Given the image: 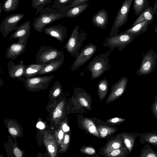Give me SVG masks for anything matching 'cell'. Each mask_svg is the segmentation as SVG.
<instances>
[{
	"label": "cell",
	"mask_w": 157,
	"mask_h": 157,
	"mask_svg": "<svg viewBox=\"0 0 157 157\" xmlns=\"http://www.w3.org/2000/svg\"><path fill=\"white\" fill-rule=\"evenodd\" d=\"M74 0H54L52 8L54 9H63L65 8L67 5L71 3Z\"/></svg>",
	"instance_id": "obj_35"
},
{
	"label": "cell",
	"mask_w": 157,
	"mask_h": 157,
	"mask_svg": "<svg viewBox=\"0 0 157 157\" xmlns=\"http://www.w3.org/2000/svg\"><path fill=\"white\" fill-rule=\"evenodd\" d=\"M70 136L67 133L65 134L64 139L61 145V148L60 151L65 152L67 150L69 144Z\"/></svg>",
	"instance_id": "obj_37"
},
{
	"label": "cell",
	"mask_w": 157,
	"mask_h": 157,
	"mask_svg": "<svg viewBox=\"0 0 157 157\" xmlns=\"http://www.w3.org/2000/svg\"><path fill=\"white\" fill-rule=\"evenodd\" d=\"M19 0H5L2 4L3 10L6 12L15 10L18 7Z\"/></svg>",
	"instance_id": "obj_30"
},
{
	"label": "cell",
	"mask_w": 157,
	"mask_h": 157,
	"mask_svg": "<svg viewBox=\"0 0 157 157\" xmlns=\"http://www.w3.org/2000/svg\"><path fill=\"white\" fill-rule=\"evenodd\" d=\"M2 4V3H1L0 4V15L1 14V13L2 12V10L3 9Z\"/></svg>",
	"instance_id": "obj_49"
},
{
	"label": "cell",
	"mask_w": 157,
	"mask_h": 157,
	"mask_svg": "<svg viewBox=\"0 0 157 157\" xmlns=\"http://www.w3.org/2000/svg\"><path fill=\"white\" fill-rule=\"evenodd\" d=\"M108 20V12L103 8L94 14L92 18L91 21L96 27L104 29L107 25Z\"/></svg>",
	"instance_id": "obj_16"
},
{
	"label": "cell",
	"mask_w": 157,
	"mask_h": 157,
	"mask_svg": "<svg viewBox=\"0 0 157 157\" xmlns=\"http://www.w3.org/2000/svg\"><path fill=\"white\" fill-rule=\"evenodd\" d=\"M151 24L148 21L145 20L134 26H131L125 32L129 33L136 37L145 33L148 26Z\"/></svg>",
	"instance_id": "obj_20"
},
{
	"label": "cell",
	"mask_w": 157,
	"mask_h": 157,
	"mask_svg": "<svg viewBox=\"0 0 157 157\" xmlns=\"http://www.w3.org/2000/svg\"><path fill=\"white\" fill-rule=\"evenodd\" d=\"M8 130L9 132L13 136H16L18 134L19 132L17 128L13 126L8 127Z\"/></svg>",
	"instance_id": "obj_44"
},
{
	"label": "cell",
	"mask_w": 157,
	"mask_h": 157,
	"mask_svg": "<svg viewBox=\"0 0 157 157\" xmlns=\"http://www.w3.org/2000/svg\"><path fill=\"white\" fill-rule=\"evenodd\" d=\"M36 127L40 129H42L45 128V125L42 122L39 121L37 123Z\"/></svg>",
	"instance_id": "obj_46"
},
{
	"label": "cell",
	"mask_w": 157,
	"mask_h": 157,
	"mask_svg": "<svg viewBox=\"0 0 157 157\" xmlns=\"http://www.w3.org/2000/svg\"><path fill=\"white\" fill-rule=\"evenodd\" d=\"M140 143L144 144L146 143L157 146V131L153 130L152 132L140 133Z\"/></svg>",
	"instance_id": "obj_21"
},
{
	"label": "cell",
	"mask_w": 157,
	"mask_h": 157,
	"mask_svg": "<svg viewBox=\"0 0 157 157\" xmlns=\"http://www.w3.org/2000/svg\"><path fill=\"white\" fill-rule=\"evenodd\" d=\"M79 150L81 153L86 155H92L96 153L95 149L89 146H84L81 147Z\"/></svg>",
	"instance_id": "obj_38"
},
{
	"label": "cell",
	"mask_w": 157,
	"mask_h": 157,
	"mask_svg": "<svg viewBox=\"0 0 157 157\" xmlns=\"http://www.w3.org/2000/svg\"><path fill=\"white\" fill-rule=\"evenodd\" d=\"M129 154L127 147L125 146L113 151L105 156L108 157H126Z\"/></svg>",
	"instance_id": "obj_29"
},
{
	"label": "cell",
	"mask_w": 157,
	"mask_h": 157,
	"mask_svg": "<svg viewBox=\"0 0 157 157\" xmlns=\"http://www.w3.org/2000/svg\"><path fill=\"white\" fill-rule=\"evenodd\" d=\"M128 81L126 76L123 77L112 85L110 94L105 102L106 104L113 101L123 94L126 88Z\"/></svg>",
	"instance_id": "obj_11"
},
{
	"label": "cell",
	"mask_w": 157,
	"mask_h": 157,
	"mask_svg": "<svg viewBox=\"0 0 157 157\" xmlns=\"http://www.w3.org/2000/svg\"><path fill=\"white\" fill-rule=\"evenodd\" d=\"M151 110L154 117L157 120V96L155 97V101L152 104Z\"/></svg>",
	"instance_id": "obj_40"
},
{
	"label": "cell",
	"mask_w": 157,
	"mask_h": 157,
	"mask_svg": "<svg viewBox=\"0 0 157 157\" xmlns=\"http://www.w3.org/2000/svg\"><path fill=\"white\" fill-rule=\"evenodd\" d=\"M26 66L21 62L16 64L10 61L7 66L10 77L13 78H17V81H21Z\"/></svg>",
	"instance_id": "obj_14"
},
{
	"label": "cell",
	"mask_w": 157,
	"mask_h": 157,
	"mask_svg": "<svg viewBox=\"0 0 157 157\" xmlns=\"http://www.w3.org/2000/svg\"><path fill=\"white\" fill-rule=\"evenodd\" d=\"M24 16L23 14L17 13L5 17L0 25V32L2 33L3 36L6 37L10 32L17 30L19 27L17 25V23Z\"/></svg>",
	"instance_id": "obj_9"
},
{
	"label": "cell",
	"mask_w": 157,
	"mask_h": 157,
	"mask_svg": "<svg viewBox=\"0 0 157 157\" xmlns=\"http://www.w3.org/2000/svg\"><path fill=\"white\" fill-rule=\"evenodd\" d=\"M155 33H157V24L156 26H155Z\"/></svg>",
	"instance_id": "obj_50"
},
{
	"label": "cell",
	"mask_w": 157,
	"mask_h": 157,
	"mask_svg": "<svg viewBox=\"0 0 157 157\" xmlns=\"http://www.w3.org/2000/svg\"><path fill=\"white\" fill-rule=\"evenodd\" d=\"M134 0H124L119 9L109 34V37L117 34L119 28L128 21V13Z\"/></svg>",
	"instance_id": "obj_5"
},
{
	"label": "cell",
	"mask_w": 157,
	"mask_h": 157,
	"mask_svg": "<svg viewBox=\"0 0 157 157\" xmlns=\"http://www.w3.org/2000/svg\"><path fill=\"white\" fill-rule=\"evenodd\" d=\"M79 26L75 27L66 44L64 46L72 56L76 58L79 53L83 42L85 40L86 33L82 29L80 32Z\"/></svg>",
	"instance_id": "obj_3"
},
{
	"label": "cell",
	"mask_w": 157,
	"mask_h": 157,
	"mask_svg": "<svg viewBox=\"0 0 157 157\" xmlns=\"http://www.w3.org/2000/svg\"><path fill=\"white\" fill-rule=\"evenodd\" d=\"M46 65L45 63H36L27 65L21 81H23L26 79L36 75Z\"/></svg>",
	"instance_id": "obj_19"
},
{
	"label": "cell",
	"mask_w": 157,
	"mask_h": 157,
	"mask_svg": "<svg viewBox=\"0 0 157 157\" xmlns=\"http://www.w3.org/2000/svg\"><path fill=\"white\" fill-rule=\"evenodd\" d=\"M26 45L18 42L11 44L6 49L5 56L7 59L14 60L24 52Z\"/></svg>",
	"instance_id": "obj_15"
},
{
	"label": "cell",
	"mask_w": 157,
	"mask_h": 157,
	"mask_svg": "<svg viewBox=\"0 0 157 157\" xmlns=\"http://www.w3.org/2000/svg\"><path fill=\"white\" fill-rule=\"evenodd\" d=\"M125 119L120 117H114L107 120L106 121L113 124H117L124 122Z\"/></svg>",
	"instance_id": "obj_42"
},
{
	"label": "cell",
	"mask_w": 157,
	"mask_h": 157,
	"mask_svg": "<svg viewBox=\"0 0 157 157\" xmlns=\"http://www.w3.org/2000/svg\"><path fill=\"white\" fill-rule=\"evenodd\" d=\"M89 5V3L86 2L75 6L68 7L66 12L65 17L72 18L77 17L86 10Z\"/></svg>",
	"instance_id": "obj_22"
},
{
	"label": "cell",
	"mask_w": 157,
	"mask_h": 157,
	"mask_svg": "<svg viewBox=\"0 0 157 157\" xmlns=\"http://www.w3.org/2000/svg\"><path fill=\"white\" fill-rule=\"evenodd\" d=\"M123 141L121 134L115 139L110 141L107 143L104 150V154L107 155L112 151L124 146Z\"/></svg>",
	"instance_id": "obj_25"
},
{
	"label": "cell",
	"mask_w": 157,
	"mask_h": 157,
	"mask_svg": "<svg viewBox=\"0 0 157 157\" xmlns=\"http://www.w3.org/2000/svg\"><path fill=\"white\" fill-rule=\"evenodd\" d=\"M113 50L110 49L105 53L95 56L89 64L87 68L91 73V80L98 77L111 67L109 56Z\"/></svg>",
	"instance_id": "obj_2"
},
{
	"label": "cell",
	"mask_w": 157,
	"mask_h": 157,
	"mask_svg": "<svg viewBox=\"0 0 157 157\" xmlns=\"http://www.w3.org/2000/svg\"><path fill=\"white\" fill-rule=\"evenodd\" d=\"M100 137L104 138L107 136L114 133L116 130L114 128L106 126H101L97 128Z\"/></svg>",
	"instance_id": "obj_33"
},
{
	"label": "cell",
	"mask_w": 157,
	"mask_h": 157,
	"mask_svg": "<svg viewBox=\"0 0 157 157\" xmlns=\"http://www.w3.org/2000/svg\"><path fill=\"white\" fill-rule=\"evenodd\" d=\"M149 6L148 0H134L133 9L136 15L140 16Z\"/></svg>",
	"instance_id": "obj_26"
},
{
	"label": "cell",
	"mask_w": 157,
	"mask_h": 157,
	"mask_svg": "<svg viewBox=\"0 0 157 157\" xmlns=\"http://www.w3.org/2000/svg\"><path fill=\"white\" fill-rule=\"evenodd\" d=\"M157 54L153 49L143 54L140 66L136 71L137 75H147L153 73L157 64Z\"/></svg>",
	"instance_id": "obj_6"
},
{
	"label": "cell",
	"mask_w": 157,
	"mask_h": 157,
	"mask_svg": "<svg viewBox=\"0 0 157 157\" xmlns=\"http://www.w3.org/2000/svg\"><path fill=\"white\" fill-rule=\"evenodd\" d=\"M31 23L29 20L26 21L19 26L18 28L11 36L10 40L17 39V42L27 44L31 30Z\"/></svg>",
	"instance_id": "obj_12"
},
{
	"label": "cell",
	"mask_w": 157,
	"mask_h": 157,
	"mask_svg": "<svg viewBox=\"0 0 157 157\" xmlns=\"http://www.w3.org/2000/svg\"><path fill=\"white\" fill-rule=\"evenodd\" d=\"M68 8L67 5L65 8L61 9H52V7H48L44 8L38 17L34 18L33 24V28L39 33L42 32L46 25L65 17Z\"/></svg>",
	"instance_id": "obj_1"
},
{
	"label": "cell",
	"mask_w": 157,
	"mask_h": 157,
	"mask_svg": "<svg viewBox=\"0 0 157 157\" xmlns=\"http://www.w3.org/2000/svg\"><path fill=\"white\" fill-rule=\"evenodd\" d=\"M108 90V83L106 78L100 80L97 86V92L99 98L102 101L105 97Z\"/></svg>",
	"instance_id": "obj_28"
},
{
	"label": "cell",
	"mask_w": 157,
	"mask_h": 157,
	"mask_svg": "<svg viewBox=\"0 0 157 157\" xmlns=\"http://www.w3.org/2000/svg\"><path fill=\"white\" fill-rule=\"evenodd\" d=\"M55 74L44 76H35L24 80L23 82L27 89L36 90L45 89L52 80Z\"/></svg>",
	"instance_id": "obj_8"
},
{
	"label": "cell",
	"mask_w": 157,
	"mask_h": 157,
	"mask_svg": "<svg viewBox=\"0 0 157 157\" xmlns=\"http://www.w3.org/2000/svg\"><path fill=\"white\" fill-rule=\"evenodd\" d=\"M44 142L50 156L52 157L56 156L57 147L56 140L53 136L46 132L44 136Z\"/></svg>",
	"instance_id": "obj_18"
},
{
	"label": "cell",
	"mask_w": 157,
	"mask_h": 157,
	"mask_svg": "<svg viewBox=\"0 0 157 157\" xmlns=\"http://www.w3.org/2000/svg\"><path fill=\"white\" fill-rule=\"evenodd\" d=\"M97 48L96 45L91 43L83 47L75 58L71 67V70H76L88 61L95 53Z\"/></svg>",
	"instance_id": "obj_10"
},
{
	"label": "cell",
	"mask_w": 157,
	"mask_h": 157,
	"mask_svg": "<svg viewBox=\"0 0 157 157\" xmlns=\"http://www.w3.org/2000/svg\"><path fill=\"white\" fill-rule=\"evenodd\" d=\"M65 102L63 100L61 101L58 104L52 114V118L54 120L56 121L61 117L64 109Z\"/></svg>",
	"instance_id": "obj_34"
},
{
	"label": "cell",
	"mask_w": 157,
	"mask_h": 157,
	"mask_svg": "<svg viewBox=\"0 0 157 157\" xmlns=\"http://www.w3.org/2000/svg\"><path fill=\"white\" fill-rule=\"evenodd\" d=\"M89 0H74L71 3L67 5L68 7L75 6L87 2Z\"/></svg>",
	"instance_id": "obj_43"
},
{
	"label": "cell",
	"mask_w": 157,
	"mask_h": 157,
	"mask_svg": "<svg viewBox=\"0 0 157 157\" xmlns=\"http://www.w3.org/2000/svg\"><path fill=\"white\" fill-rule=\"evenodd\" d=\"M82 126L89 133L94 136L100 138V136L94 123L91 120L84 118L81 121Z\"/></svg>",
	"instance_id": "obj_27"
},
{
	"label": "cell",
	"mask_w": 157,
	"mask_h": 157,
	"mask_svg": "<svg viewBox=\"0 0 157 157\" xmlns=\"http://www.w3.org/2000/svg\"><path fill=\"white\" fill-rule=\"evenodd\" d=\"M62 92V85L59 81H56L52 87L50 94L53 97L56 98L59 96Z\"/></svg>",
	"instance_id": "obj_36"
},
{
	"label": "cell",
	"mask_w": 157,
	"mask_h": 157,
	"mask_svg": "<svg viewBox=\"0 0 157 157\" xmlns=\"http://www.w3.org/2000/svg\"><path fill=\"white\" fill-rule=\"evenodd\" d=\"M45 33L63 42L67 35V28L61 24L52 25L44 29Z\"/></svg>",
	"instance_id": "obj_13"
},
{
	"label": "cell",
	"mask_w": 157,
	"mask_h": 157,
	"mask_svg": "<svg viewBox=\"0 0 157 157\" xmlns=\"http://www.w3.org/2000/svg\"><path fill=\"white\" fill-rule=\"evenodd\" d=\"M140 153L139 157H157V152L153 150L151 146L148 144L144 145Z\"/></svg>",
	"instance_id": "obj_31"
},
{
	"label": "cell",
	"mask_w": 157,
	"mask_h": 157,
	"mask_svg": "<svg viewBox=\"0 0 157 157\" xmlns=\"http://www.w3.org/2000/svg\"><path fill=\"white\" fill-rule=\"evenodd\" d=\"M155 12V15H157V0H155L154 4V7L153 8Z\"/></svg>",
	"instance_id": "obj_48"
},
{
	"label": "cell",
	"mask_w": 157,
	"mask_h": 157,
	"mask_svg": "<svg viewBox=\"0 0 157 157\" xmlns=\"http://www.w3.org/2000/svg\"><path fill=\"white\" fill-rule=\"evenodd\" d=\"M156 149H157V147H154Z\"/></svg>",
	"instance_id": "obj_51"
},
{
	"label": "cell",
	"mask_w": 157,
	"mask_h": 157,
	"mask_svg": "<svg viewBox=\"0 0 157 157\" xmlns=\"http://www.w3.org/2000/svg\"><path fill=\"white\" fill-rule=\"evenodd\" d=\"M64 135L62 129H59L55 132V136L59 144L61 145L63 142Z\"/></svg>",
	"instance_id": "obj_39"
},
{
	"label": "cell",
	"mask_w": 157,
	"mask_h": 157,
	"mask_svg": "<svg viewBox=\"0 0 157 157\" xmlns=\"http://www.w3.org/2000/svg\"><path fill=\"white\" fill-rule=\"evenodd\" d=\"M155 15V12L153 8L149 6L134 22L131 26L145 20L148 21L151 24L154 20Z\"/></svg>",
	"instance_id": "obj_24"
},
{
	"label": "cell",
	"mask_w": 157,
	"mask_h": 157,
	"mask_svg": "<svg viewBox=\"0 0 157 157\" xmlns=\"http://www.w3.org/2000/svg\"><path fill=\"white\" fill-rule=\"evenodd\" d=\"M64 58L65 55L63 54L59 57L46 64L36 75H43L56 71L62 65L64 60Z\"/></svg>",
	"instance_id": "obj_17"
},
{
	"label": "cell",
	"mask_w": 157,
	"mask_h": 157,
	"mask_svg": "<svg viewBox=\"0 0 157 157\" xmlns=\"http://www.w3.org/2000/svg\"><path fill=\"white\" fill-rule=\"evenodd\" d=\"M136 37L130 33L124 32L111 37H105L103 43L105 47L113 49L117 48L121 51L131 43Z\"/></svg>",
	"instance_id": "obj_4"
},
{
	"label": "cell",
	"mask_w": 157,
	"mask_h": 157,
	"mask_svg": "<svg viewBox=\"0 0 157 157\" xmlns=\"http://www.w3.org/2000/svg\"><path fill=\"white\" fill-rule=\"evenodd\" d=\"M78 100L82 105L85 107L86 109H91L90 105L86 98L82 95L79 96Z\"/></svg>",
	"instance_id": "obj_41"
},
{
	"label": "cell",
	"mask_w": 157,
	"mask_h": 157,
	"mask_svg": "<svg viewBox=\"0 0 157 157\" xmlns=\"http://www.w3.org/2000/svg\"><path fill=\"white\" fill-rule=\"evenodd\" d=\"M31 2L33 8L36 10L35 14L37 15L50 3L51 0H31Z\"/></svg>",
	"instance_id": "obj_32"
},
{
	"label": "cell",
	"mask_w": 157,
	"mask_h": 157,
	"mask_svg": "<svg viewBox=\"0 0 157 157\" xmlns=\"http://www.w3.org/2000/svg\"><path fill=\"white\" fill-rule=\"evenodd\" d=\"M62 128L64 132H67L69 130L70 128L66 123H64L62 125Z\"/></svg>",
	"instance_id": "obj_47"
},
{
	"label": "cell",
	"mask_w": 157,
	"mask_h": 157,
	"mask_svg": "<svg viewBox=\"0 0 157 157\" xmlns=\"http://www.w3.org/2000/svg\"><path fill=\"white\" fill-rule=\"evenodd\" d=\"M13 153L16 157H21L22 156L21 151L17 148H15L14 149Z\"/></svg>",
	"instance_id": "obj_45"
},
{
	"label": "cell",
	"mask_w": 157,
	"mask_h": 157,
	"mask_svg": "<svg viewBox=\"0 0 157 157\" xmlns=\"http://www.w3.org/2000/svg\"><path fill=\"white\" fill-rule=\"evenodd\" d=\"M139 134L137 132L132 133L124 132L120 134L124 143L128 148L129 153L132 150L135 145V140Z\"/></svg>",
	"instance_id": "obj_23"
},
{
	"label": "cell",
	"mask_w": 157,
	"mask_h": 157,
	"mask_svg": "<svg viewBox=\"0 0 157 157\" xmlns=\"http://www.w3.org/2000/svg\"><path fill=\"white\" fill-rule=\"evenodd\" d=\"M63 52L52 47L42 46L36 55V62L37 64H48L60 56Z\"/></svg>",
	"instance_id": "obj_7"
}]
</instances>
